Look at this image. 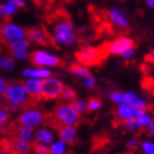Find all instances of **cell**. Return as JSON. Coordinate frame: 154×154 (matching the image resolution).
I'll list each match as a JSON object with an SVG mask.
<instances>
[{
    "instance_id": "6da1fadb",
    "label": "cell",
    "mask_w": 154,
    "mask_h": 154,
    "mask_svg": "<svg viewBox=\"0 0 154 154\" xmlns=\"http://www.w3.org/2000/svg\"><path fill=\"white\" fill-rule=\"evenodd\" d=\"M48 22L52 24L51 38L54 43V48H57V45L68 46L77 42L71 17L65 10H56L50 16Z\"/></svg>"
},
{
    "instance_id": "7a4b0ae2",
    "label": "cell",
    "mask_w": 154,
    "mask_h": 154,
    "mask_svg": "<svg viewBox=\"0 0 154 154\" xmlns=\"http://www.w3.org/2000/svg\"><path fill=\"white\" fill-rule=\"evenodd\" d=\"M108 53L103 48V45L100 46H84L79 48V51L75 53V57L77 63L86 66V67H95L100 66L103 62L108 58Z\"/></svg>"
},
{
    "instance_id": "3957f363",
    "label": "cell",
    "mask_w": 154,
    "mask_h": 154,
    "mask_svg": "<svg viewBox=\"0 0 154 154\" xmlns=\"http://www.w3.org/2000/svg\"><path fill=\"white\" fill-rule=\"evenodd\" d=\"M53 119L58 125L76 127L80 122V115L71 103H63L56 106L53 111Z\"/></svg>"
},
{
    "instance_id": "277c9868",
    "label": "cell",
    "mask_w": 154,
    "mask_h": 154,
    "mask_svg": "<svg viewBox=\"0 0 154 154\" xmlns=\"http://www.w3.org/2000/svg\"><path fill=\"white\" fill-rule=\"evenodd\" d=\"M45 115L34 107H26L21 111L17 118V125L26 127L32 130L41 128V125L45 122Z\"/></svg>"
},
{
    "instance_id": "5b68a950",
    "label": "cell",
    "mask_w": 154,
    "mask_h": 154,
    "mask_svg": "<svg viewBox=\"0 0 154 154\" xmlns=\"http://www.w3.org/2000/svg\"><path fill=\"white\" fill-rule=\"evenodd\" d=\"M2 97L6 101H12V103H16L21 107H26V108L29 107L28 105H30V103L33 101L26 91L24 87L22 86V83H19V82L9 84V87L7 88Z\"/></svg>"
},
{
    "instance_id": "8992f818",
    "label": "cell",
    "mask_w": 154,
    "mask_h": 154,
    "mask_svg": "<svg viewBox=\"0 0 154 154\" xmlns=\"http://www.w3.org/2000/svg\"><path fill=\"white\" fill-rule=\"evenodd\" d=\"M30 62L35 67H57L63 66L64 62L56 55L50 54L44 51H34L29 54Z\"/></svg>"
},
{
    "instance_id": "52a82bcc",
    "label": "cell",
    "mask_w": 154,
    "mask_h": 154,
    "mask_svg": "<svg viewBox=\"0 0 154 154\" xmlns=\"http://www.w3.org/2000/svg\"><path fill=\"white\" fill-rule=\"evenodd\" d=\"M65 86L62 80L50 77L43 79L41 91V99L43 100H55L62 96Z\"/></svg>"
},
{
    "instance_id": "ba28073f",
    "label": "cell",
    "mask_w": 154,
    "mask_h": 154,
    "mask_svg": "<svg viewBox=\"0 0 154 154\" xmlns=\"http://www.w3.org/2000/svg\"><path fill=\"white\" fill-rule=\"evenodd\" d=\"M103 46L108 55H122L130 48H135V41L127 36H119L111 42L103 43Z\"/></svg>"
},
{
    "instance_id": "9c48e42d",
    "label": "cell",
    "mask_w": 154,
    "mask_h": 154,
    "mask_svg": "<svg viewBox=\"0 0 154 154\" xmlns=\"http://www.w3.org/2000/svg\"><path fill=\"white\" fill-rule=\"evenodd\" d=\"M26 38L29 42H34L36 44L46 45L52 44L54 46V43L52 41L51 34L45 28H38V26H30L26 29Z\"/></svg>"
},
{
    "instance_id": "30bf717a",
    "label": "cell",
    "mask_w": 154,
    "mask_h": 154,
    "mask_svg": "<svg viewBox=\"0 0 154 154\" xmlns=\"http://www.w3.org/2000/svg\"><path fill=\"white\" fill-rule=\"evenodd\" d=\"M1 35L3 41H16L26 38V29L20 28L19 26L12 24L10 22H6L1 26Z\"/></svg>"
},
{
    "instance_id": "8fae6325",
    "label": "cell",
    "mask_w": 154,
    "mask_h": 154,
    "mask_svg": "<svg viewBox=\"0 0 154 154\" xmlns=\"http://www.w3.org/2000/svg\"><path fill=\"white\" fill-rule=\"evenodd\" d=\"M30 46V42L26 38H21V40H16V41L9 42L8 43V48L13 57L17 60H26L29 57L28 48Z\"/></svg>"
},
{
    "instance_id": "7c38bea8",
    "label": "cell",
    "mask_w": 154,
    "mask_h": 154,
    "mask_svg": "<svg viewBox=\"0 0 154 154\" xmlns=\"http://www.w3.org/2000/svg\"><path fill=\"white\" fill-rule=\"evenodd\" d=\"M56 133L58 139L67 145L74 144L77 140V129L73 125H58Z\"/></svg>"
},
{
    "instance_id": "4fadbf2b",
    "label": "cell",
    "mask_w": 154,
    "mask_h": 154,
    "mask_svg": "<svg viewBox=\"0 0 154 154\" xmlns=\"http://www.w3.org/2000/svg\"><path fill=\"white\" fill-rule=\"evenodd\" d=\"M42 84H43V79H34V78L22 82V86L24 87L26 91L33 101L41 99Z\"/></svg>"
},
{
    "instance_id": "5bb4252c",
    "label": "cell",
    "mask_w": 154,
    "mask_h": 154,
    "mask_svg": "<svg viewBox=\"0 0 154 154\" xmlns=\"http://www.w3.org/2000/svg\"><path fill=\"white\" fill-rule=\"evenodd\" d=\"M107 17L109 18L110 22L112 23V26H117L120 30H125L128 31L129 29V22L127 18L125 17L123 12H121L117 8H111L107 11Z\"/></svg>"
},
{
    "instance_id": "9a60e30c",
    "label": "cell",
    "mask_w": 154,
    "mask_h": 154,
    "mask_svg": "<svg viewBox=\"0 0 154 154\" xmlns=\"http://www.w3.org/2000/svg\"><path fill=\"white\" fill-rule=\"evenodd\" d=\"M115 113L118 120H120L122 122H125L128 121V120L134 119L137 117L138 109L134 108L130 103H121V105H118Z\"/></svg>"
},
{
    "instance_id": "2e32d148",
    "label": "cell",
    "mask_w": 154,
    "mask_h": 154,
    "mask_svg": "<svg viewBox=\"0 0 154 154\" xmlns=\"http://www.w3.org/2000/svg\"><path fill=\"white\" fill-rule=\"evenodd\" d=\"M55 141V133L50 128H38L34 131V142L51 145Z\"/></svg>"
},
{
    "instance_id": "e0dca14e",
    "label": "cell",
    "mask_w": 154,
    "mask_h": 154,
    "mask_svg": "<svg viewBox=\"0 0 154 154\" xmlns=\"http://www.w3.org/2000/svg\"><path fill=\"white\" fill-rule=\"evenodd\" d=\"M32 144L33 143H28V142L14 139L12 142H8L7 145H8V150L14 154H31Z\"/></svg>"
},
{
    "instance_id": "ac0fdd59",
    "label": "cell",
    "mask_w": 154,
    "mask_h": 154,
    "mask_svg": "<svg viewBox=\"0 0 154 154\" xmlns=\"http://www.w3.org/2000/svg\"><path fill=\"white\" fill-rule=\"evenodd\" d=\"M134 119L140 127V130L148 129L152 125V122H154L153 115L148 109H138V113Z\"/></svg>"
},
{
    "instance_id": "d6986e66",
    "label": "cell",
    "mask_w": 154,
    "mask_h": 154,
    "mask_svg": "<svg viewBox=\"0 0 154 154\" xmlns=\"http://www.w3.org/2000/svg\"><path fill=\"white\" fill-rule=\"evenodd\" d=\"M14 139L28 142V143H33L34 142V130L17 125V128L14 129Z\"/></svg>"
},
{
    "instance_id": "ffe728a7",
    "label": "cell",
    "mask_w": 154,
    "mask_h": 154,
    "mask_svg": "<svg viewBox=\"0 0 154 154\" xmlns=\"http://www.w3.org/2000/svg\"><path fill=\"white\" fill-rule=\"evenodd\" d=\"M137 95L133 93H123V91H111L109 95V98L112 103L117 105H121V103H130L134 100Z\"/></svg>"
},
{
    "instance_id": "44dd1931",
    "label": "cell",
    "mask_w": 154,
    "mask_h": 154,
    "mask_svg": "<svg viewBox=\"0 0 154 154\" xmlns=\"http://www.w3.org/2000/svg\"><path fill=\"white\" fill-rule=\"evenodd\" d=\"M23 76L31 77L34 79H45L52 76V72L46 68H29L23 71Z\"/></svg>"
},
{
    "instance_id": "7402d4cb",
    "label": "cell",
    "mask_w": 154,
    "mask_h": 154,
    "mask_svg": "<svg viewBox=\"0 0 154 154\" xmlns=\"http://www.w3.org/2000/svg\"><path fill=\"white\" fill-rule=\"evenodd\" d=\"M17 11V6L11 1H7L0 5V17L6 20V22H9L12 14H14Z\"/></svg>"
},
{
    "instance_id": "603a6c76",
    "label": "cell",
    "mask_w": 154,
    "mask_h": 154,
    "mask_svg": "<svg viewBox=\"0 0 154 154\" xmlns=\"http://www.w3.org/2000/svg\"><path fill=\"white\" fill-rule=\"evenodd\" d=\"M68 71L71 72L72 74H74L75 76L82 77V78H87L88 76L91 75L89 69H88V67L79 64V63H72V64L68 66Z\"/></svg>"
},
{
    "instance_id": "cb8c5ba5",
    "label": "cell",
    "mask_w": 154,
    "mask_h": 154,
    "mask_svg": "<svg viewBox=\"0 0 154 154\" xmlns=\"http://www.w3.org/2000/svg\"><path fill=\"white\" fill-rule=\"evenodd\" d=\"M48 154H68V145L57 139L48 145Z\"/></svg>"
},
{
    "instance_id": "d4e9b609",
    "label": "cell",
    "mask_w": 154,
    "mask_h": 154,
    "mask_svg": "<svg viewBox=\"0 0 154 154\" xmlns=\"http://www.w3.org/2000/svg\"><path fill=\"white\" fill-rule=\"evenodd\" d=\"M139 149L142 154H154V141L150 139L142 140L139 143Z\"/></svg>"
},
{
    "instance_id": "484cf974",
    "label": "cell",
    "mask_w": 154,
    "mask_h": 154,
    "mask_svg": "<svg viewBox=\"0 0 154 154\" xmlns=\"http://www.w3.org/2000/svg\"><path fill=\"white\" fill-rule=\"evenodd\" d=\"M101 107V100L97 97H91L87 101V111L88 112H95L100 109Z\"/></svg>"
},
{
    "instance_id": "4316f807",
    "label": "cell",
    "mask_w": 154,
    "mask_h": 154,
    "mask_svg": "<svg viewBox=\"0 0 154 154\" xmlns=\"http://www.w3.org/2000/svg\"><path fill=\"white\" fill-rule=\"evenodd\" d=\"M61 98L65 103H73L76 99V91L74 89H72L71 87H65L63 93H62Z\"/></svg>"
},
{
    "instance_id": "83f0119b",
    "label": "cell",
    "mask_w": 154,
    "mask_h": 154,
    "mask_svg": "<svg viewBox=\"0 0 154 154\" xmlns=\"http://www.w3.org/2000/svg\"><path fill=\"white\" fill-rule=\"evenodd\" d=\"M73 105V107L75 108L77 112L79 113V115H83L87 111V101L83 99H75L73 103H71Z\"/></svg>"
},
{
    "instance_id": "f1b7e54d",
    "label": "cell",
    "mask_w": 154,
    "mask_h": 154,
    "mask_svg": "<svg viewBox=\"0 0 154 154\" xmlns=\"http://www.w3.org/2000/svg\"><path fill=\"white\" fill-rule=\"evenodd\" d=\"M14 67V62L10 57H0V68L3 71H11Z\"/></svg>"
},
{
    "instance_id": "f546056e",
    "label": "cell",
    "mask_w": 154,
    "mask_h": 154,
    "mask_svg": "<svg viewBox=\"0 0 154 154\" xmlns=\"http://www.w3.org/2000/svg\"><path fill=\"white\" fill-rule=\"evenodd\" d=\"M125 123V128L127 131H129L130 133H135L140 130V127L137 123L135 119H131V120H128V121L123 122Z\"/></svg>"
},
{
    "instance_id": "4dcf8cb0",
    "label": "cell",
    "mask_w": 154,
    "mask_h": 154,
    "mask_svg": "<svg viewBox=\"0 0 154 154\" xmlns=\"http://www.w3.org/2000/svg\"><path fill=\"white\" fill-rule=\"evenodd\" d=\"M32 151L34 154H48V145L34 142V144H32Z\"/></svg>"
},
{
    "instance_id": "1f68e13d",
    "label": "cell",
    "mask_w": 154,
    "mask_h": 154,
    "mask_svg": "<svg viewBox=\"0 0 154 154\" xmlns=\"http://www.w3.org/2000/svg\"><path fill=\"white\" fill-rule=\"evenodd\" d=\"M139 143H140V141H139V139L137 138V137H130V138L125 141V146H127L128 150L133 151V150L139 148Z\"/></svg>"
},
{
    "instance_id": "d6a6232c",
    "label": "cell",
    "mask_w": 154,
    "mask_h": 154,
    "mask_svg": "<svg viewBox=\"0 0 154 154\" xmlns=\"http://www.w3.org/2000/svg\"><path fill=\"white\" fill-rule=\"evenodd\" d=\"M10 112L5 108V107H0V125H6L10 120Z\"/></svg>"
},
{
    "instance_id": "836d02e7",
    "label": "cell",
    "mask_w": 154,
    "mask_h": 154,
    "mask_svg": "<svg viewBox=\"0 0 154 154\" xmlns=\"http://www.w3.org/2000/svg\"><path fill=\"white\" fill-rule=\"evenodd\" d=\"M5 108H6L8 111H9L10 113L11 112H18L22 107L20 106V105H18V103H12V101H6L5 100Z\"/></svg>"
},
{
    "instance_id": "e575fe53",
    "label": "cell",
    "mask_w": 154,
    "mask_h": 154,
    "mask_svg": "<svg viewBox=\"0 0 154 154\" xmlns=\"http://www.w3.org/2000/svg\"><path fill=\"white\" fill-rule=\"evenodd\" d=\"M8 87H9V83L0 77V95H3Z\"/></svg>"
},
{
    "instance_id": "d590c367",
    "label": "cell",
    "mask_w": 154,
    "mask_h": 154,
    "mask_svg": "<svg viewBox=\"0 0 154 154\" xmlns=\"http://www.w3.org/2000/svg\"><path fill=\"white\" fill-rule=\"evenodd\" d=\"M84 84H85V86L88 87V88H91V87L95 86V78H94L93 75H90V76L87 77Z\"/></svg>"
},
{
    "instance_id": "8d00e7d4",
    "label": "cell",
    "mask_w": 154,
    "mask_h": 154,
    "mask_svg": "<svg viewBox=\"0 0 154 154\" xmlns=\"http://www.w3.org/2000/svg\"><path fill=\"white\" fill-rule=\"evenodd\" d=\"M134 51H135V48H130V50H128L127 52H125L123 54H122V57L125 58V60H129V58L131 57L132 55L134 54Z\"/></svg>"
},
{
    "instance_id": "74e56055",
    "label": "cell",
    "mask_w": 154,
    "mask_h": 154,
    "mask_svg": "<svg viewBox=\"0 0 154 154\" xmlns=\"http://www.w3.org/2000/svg\"><path fill=\"white\" fill-rule=\"evenodd\" d=\"M12 3H14L17 6V8H23L26 6V1L24 0H10Z\"/></svg>"
},
{
    "instance_id": "f35d334b",
    "label": "cell",
    "mask_w": 154,
    "mask_h": 154,
    "mask_svg": "<svg viewBox=\"0 0 154 154\" xmlns=\"http://www.w3.org/2000/svg\"><path fill=\"white\" fill-rule=\"evenodd\" d=\"M145 61L150 62V63H153L154 64V51H152L150 54H148L145 56Z\"/></svg>"
},
{
    "instance_id": "ab89813d",
    "label": "cell",
    "mask_w": 154,
    "mask_h": 154,
    "mask_svg": "<svg viewBox=\"0 0 154 154\" xmlns=\"http://www.w3.org/2000/svg\"><path fill=\"white\" fill-rule=\"evenodd\" d=\"M149 134L151 135L152 138H154V122H152V125L148 128Z\"/></svg>"
},
{
    "instance_id": "60d3db41",
    "label": "cell",
    "mask_w": 154,
    "mask_h": 154,
    "mask_svg": "<svg viewBox=\"0 0 154 154\" xmlns=\"http://www.w3.org/2000/svg\"><path fill=\"white\" fill-rule=\"evenodd\" d=\"M145 3H146L150 8L154 9V0H145Z\"/></svg>"
},
{
    "instance_id": "b9f144b4",
    "label": "cell",
    "mask_w": 154,
    "mask_h": 154,
    "mask_svg": "<svg viewBox=\"0 0 154 154\" xmlns=\"http://www.w3.org/2000/svg\"><path fill=\"white\" fill-rule=\"evenodd\" d=\"M5 132H6V127L3 125H0V137L5 134Z\"/></svg>"
},
{
    "instance_id": "7bdbcfd3",
    "label": "cell",
    "mask_w": 154,
    "mask_h": 154,
    "mask_svg": "<svg viewBox=\"0 0 154 154\" xmlns=\"http://www.w3.org/2000/svg\"><path fill=\"white\" fill-rule=\"evenodd\" d=\"M5 106V99H3V97L0 95V107H3Z\"/></svg>"
},
{
    "instance_id": "ee69618b",
    "label": "cell",
    "mask_w": 154,
    "mask_h": 154,
    "mask_svg": "<svg viewBox=\"0 0 154 154\" xmlns=\"http://www.w3.org/2000/svg\"><path fill=\"white\" fill-rule=\"evenodd\" d=\"M0 154H10V153L7 150H5V149H0Z\"/></svg>"
},
{
    "instance_id": "f6af8a7d",
    "label": "cell",
    "mask_w": 154,
    "mask_h": 154,
    "mask_svg": "<svg viewBox=\"0 0 154 154\" xmlns=\"http://www.w3.org/2000/svg\"><path fill=\"white\" fill-rule=\"evenodd\" d=\"M2 40V35H1V26H0V41Z\"/></svg>"
},
{
    "instance_id": "bcb514c9",
    "label": "cell",
    "mask_w": 154,
    "mask_h": 154,
    "mask_svg": "<svg viewBox=\"0 0 154 154\" xmlns=\"http://www.w3.org/2000/svg\"><path fill=\"white\" fill-rule=\"evenodd\" d=\"M0 148H1V143H0Z\"/></svg>"
}]
</instances>
